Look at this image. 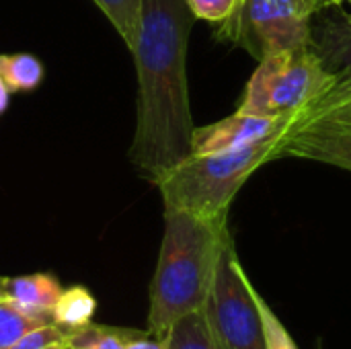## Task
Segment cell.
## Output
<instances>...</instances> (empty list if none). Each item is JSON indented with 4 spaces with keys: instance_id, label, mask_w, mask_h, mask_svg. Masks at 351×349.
<instances>
[{
    "instance_id": "cell-1",
    "label": "cell",
    "mask_w": 351,
    "mask_h": 349,
    "mask_svg": "<svg viewBox=\"0 0 351 349\" xmlns=\"http://www.w3.org/2000/svg\"><path fill=\"white\" fill-rule=\"evenodd\" d=\"M193 16L187 0H140L136 43V130L130 144L134 169L156 183L191 154L193 117L187 82V45Z\"/></svg>"
},
{
    "instance_id": "cell-2",
    "label": "cell",
    "mask_w": 351,
    "mask_h": 349,
    "mask_svg": "<svg viewBox=\"0 0 351 349\" xmlns=\"http://www.w3.org/2000/svg\"><path fill=\"white\" fill-rule=\"evenodd\" d=\"M228 234V220H204L165 210V232L150 282V335L165 339L181 317L204 309Z\"/></svg>"
},
{
    "instance_id": "cell-3",
    "label": "cell",
    "mask_w": 351,
    "mask_h": 349,
    "mask_svg": "<svg viewBox=\"0 0 351 349\" xmlns=\"http://www.w3.org/2000/svg\"><path fill=\"white\" fill-rule=\"evenodd\" d=\"M290 132L228 152L187 154L154 185L165 210H179L204 220H228V210L247 179L265 163L284 156Z\"/></svg>"
},
{
    "instance_id": "cell-4",
    "label": "cell",
    "mask_w": 351,
    "mask_h": 349,
    "mask_svg": "<svg viewBox=\"0 0 351 349\" xmlns=\"http://www.w3.org/2000/svg\"><path fill=\"white\" fill-rule=\"evenodd\" d=\"M337 80L339 72L329 70L313 45L276 51L259 60L237 111L300 121L333 91Z\"/></svg>"
},
{
    "instance_id": "cell-5",
    "label": "cell",
    "mask_w": 351,
    "mask_h": 349,
    "mask_svg": "<svg viewBox=\"0 0 351 349\" xmlns=\"http://www.w3.org/2000/svg\"><path fill=\"white\" fill-rule=\"evenodd\" d=\"M202 313L220 349H265L261 296L249 282L230 234L222 243Z\"/></svg>"
},
{
    "instance_id": "cell-6",
    "label": "cell",
    "mask_w": 351,
    "mask_h": 349,
    "mask_svg": "<svg viewBox=\"0 0 351 349\" xmlns=\"http://www.w3.org/2000/svg\"><path fill=\"white\" fill-rule=\"evenodd\" d=\"M315 12L308 0H239L234 12L216 25V37L259 62L276 51L313 45Z\"/></svg>"
},
{
    "instance_id": "cell-7",
    "label": "cell",
    "mask_w": 351,
    "mask_h": 349,
    "mask_svg": "<svg viewBox=\"0 0 351 349\" xmlns=\"http://www.w3.org/2000/svg\"><path fill=\"white\" fill-rule=\"evenodd\" d=\"M296 123L298 121L294 117H265L234 111L220 121L195 128L191 136V152L206 154L247 148L267 138L292 132Z\"/></svg>"
},
{
    "instance_id": "cell-8",
    "label": "cell",
    "mask_w": 351,
    "mask_h": 349,
    "mask_svg": "<svg viewBox=\"0 0 351 349\" xmlns=\"http://www.w3.org/2000/svg\"><path fill=\"white\" fill-rule=\"evenodd\" d=\"M284 156L317 160L351 171V125L308 123L294 128L284 144Z\"/></svg>"
},
{
    "instance_id": "cell-9",
    "label": "cell",
    "mask_w": 351,
    "mask_h": 349,
    "mask_svg": "<svg viewBox=\"0 0 351 349\" xmlns=\"http://www.w3.org/2000/svg\"><path fill=\"white\" fill-rule=\"evenodd\" d=\"M62 290L58 278L51 274L6 278V298L25 315L41 323H51V311Z\"/></svg>"
},
{
    "instance_id": "cell-10",
    "label": "cell",
    "mask_w": 351,
    "mask_h": 349,
    "mask_svg": "<svg viewBox=\"0 0 351 349\" xmlns=\"http://www.w3.org/2000/svg\"><path fill=\"white\" fill-rule=\"evenodd\" d=\"M97 313V300L84 286H70L64 288L53 311H51V323L60 327L64 333H70L74 329H80L88 323H93V317Z\"/></svg>"
},
{
    "instance_id": "cell-11",
    "label": "cell",
    "mask_w": 351,
    "mask_h": 349,
    "mask_svg": "<svg viewBox=\"0 0 351 349\" xmlns=\"http://www.w3.org/2000/svg\"><path fill=\"white\" fill-rule=\"evenodd\" d=\"M45 76L41 60L27 51L0 53V78L10 93H31L35 91Z\"/></svg>"
},
{
    "instance_id": "cell-12",
    "label": "cell",
    "mask_w": 351,
    "mask_h": 349,
    "mask_svg": "<svg viewBox=\"0 0 351 349\" xmlns=\"http://www.w3.org/2000/svg\"><path fill=\"white\" fill-rule=\"evenodd\" d=\"M136 335L140 331L88 323L66 333V346L68 349H125Z\"/></svg>"
},
{
    "instance_id": "cell-13",
    "label": "cell",
    "mask_w": 351,
    "mask_h": 349,
    "mask_svg": "<svg viewBox=\"0 0 351 349\" xmlns=\"http://www.w3.org/2000/svg\"><path fill=\"white\" fill-rule=\"evenodd\" d=\"M165 344L167 349H220L202 311L181 317L165 335Z\"/></svg>"
},
{
    "instance_id": "cell-14",
    "label": "cell",
    "mask_w": 351,
    "mask_h": 349,
    "mask_svg": "<svg viewBox=\"0 0 351 349\" xmlns=\"http://www.w3.org/2000/svg\"><path fill=\"white\" fill-rule=\"evenodd\" d=\"M93 2L109 19L117 35L128 45V49H132L136 43V33H138L140 0H93Z\"/></svg>"
},
{
    "instance_id": "cell-15",
    "label": "cell",
    "mask_w": 351,
    "mask_h": 349,
    "mask_svg": "<svg viewBox=\"0 0 351 349\" xmlns=\"http://www.w3.org/2000/svg\"><path fill=\"white\" fill-rule=\"evenodd\" d=\"M41 325H47V323H41L25 315L8 298H0V349H8L10 346H14L25 333Z\"/></svg>"
},
{
    "instance_id": "cell-16",
    "label": "cell",
    "mask_w": 351,
    "mask_h": 349,
    "mask_svg": "<svg viewBox=\"0 0 351 349\" xmlns=\"http://www.w3.org/2000/svg\"><path fill=\"white\" fill-rule=\"evenodd\" d=\"M308 123H333V125H351V95L329 99L317 103L298 123L296 128Z\"/></svg>"
},
{
    "instance_id": "cell-17",
    "label": "cell",
    "mask_w": 351,
    "mask_h": 349,
    "mask_svg": "<svg viewBox=\"0 0 351 349\" xmlns=\"http://www.w3.org/2000/svg\"><path fill=\"white\" fill-rule=\"evenodd\" d=\"M261 319H263V339L265 349H298L292 335L271 311V306L261 298Z\"/></svg>"
},
{
    "instance_id": "cell-18",
    "label": "cell",
    "mask_w": 351,
    "mask_h": 349,
    "mask_svg": "<svg viewBox=\"0 0 351 349\" xmlns=\"http://www.w3.org/2000/svg\"><path fill=\"white\" fill-rule=\"evenodd\" d=\"M187 4L197 21L220 25L234 12L239 0H187Z\"/></svg>"
},
{
    "instance_id": "cell-19",
    "label": "cell",
    "mask_w": 351,
    "mask_h": 349,
    "mask_svg": "<svg viewBox=\"0 0 351 349\" xmlns=\"http://www.w3.org/2000/svg\"><path fill=\"white\" fill-rule=\"evenodd\" d=\"M60 339H66V333L60 327H56L53 323H47V325L31 329L29 333H25L14 346H10L8 349H41L49 344L60 341Z\"/></svg>"
},
{
    "instance_id": "cell-20",
    "label": "cell",
    "mask_w": 351,
    "mask_h": 349,
    "mask_svg": "<svg viewBox=\"0 0 351 349\" xmlns=\"http://www.w3.org/2000/svg\"><path fill=\"white\" fill-rule=\"evenodd\" d=\"M125 349H167L165 339L150 335L148 331H140V335H136Z\"/></svg>"
},
{
    "instance_id": "cell-21",
    "label": "cell",
    "mask_w": 351,
    "mask_h": 349,
    "mask_svg": "<svg viewBox=\"0 0 351 349\" xmlns=\"http://www.w3.org/2000/svg\"><path fill=\"white\" fill-rule=\"evenodd\" d=\"M346 95H351V68L350 70H346V72H339V80H337V84L333 86V91L325 97V99H321V101H329V99H339V97H346ZM319 101V103H321Z\"/></svg>"
},
{
    "instance_id": "cell-22",
    "label": "cell",
    "mask_w": 351,
    "mask_h": 349,
    "mask_svg": "<svg viewBox=\"0 0 351 349\" xmlns=\"http://www.w3.org/2000/svg\"><path fill=\"white\" fill-rule=\"evenodd\" d=\"M8 103H10V91L4 84V80L0 78V115L8 109Z\"/></svg>"
},
{
    "instance_id": "cell-23",
    "label": "cell",
    "mask_w": 351,
    "mask_h": 349,
    "mask_svg": "<svg viewBox=\"0 0 351 349\" xmlns=\"http://www.w3.org/2000/svg\"><path fill=\"white\" fill-rule=\"evenodd\" d=\"M308 2L315 6L317 12L323 10V8H327V6H335V4H337V0H308Z\"/></svg>"
},
{
    "instance_id": "cell-24",
    "label": "cell",
    "mask_w": 351,
    "mask_h": 349,
    "mask_svg": "<svg viewBox=\"0 0 351 349\" xmlns=\"http://www.w3.org/2000/svg\"><path fill=\"white\" fill-rule=\"evenodd\" d=\"M41 349H68V346H66V339H60V341L49 344V346H45V348H41Z\"/></svg>"
},
{
    "instance_id": "cell-25",
    "label": "cell",
    "mask_w": 351,
    "mask_h": 349,
    "mask_svg": "<svg viewBox=\"0 0 351 349\" xmlns=\"http://www.w3.org/2000/svg\"><path fill=\"white\" fill-rule=\"evenodd\" d=\"M0 298H6V278H0Z\"/></svg>"
},
{
    "instance_id": "cell-26",
    "label": "cell",
    "mask_w": 351,
    "mask_h": 349,
    "mask_svg": "<svg viewBox=\"0 0 351 349\" xmlns=\"http://www.w3.org/2000/svg\"><path fill=\"white\" fill-rule=\"evenodd\" d=\"M341 2H348V4H351V0H337V4H341ZM350 27H351V21H350Z\"/></svg>"
},
{
    "instance_id": "cell-27",
    "label": "cell",
    "mask_w": 351,
    "mask_h": 349,
    "mask_svg": "<svg viewBox=\"0 0 351 349\" xmlns=\"http://www.w3.org/2000/svg\"><path fill=\"white\" fill-rule=\"evenodd\" d=\"M317 349H323V346H321V344H319V346H317Z\"/></svg>"
}]
</instances>
